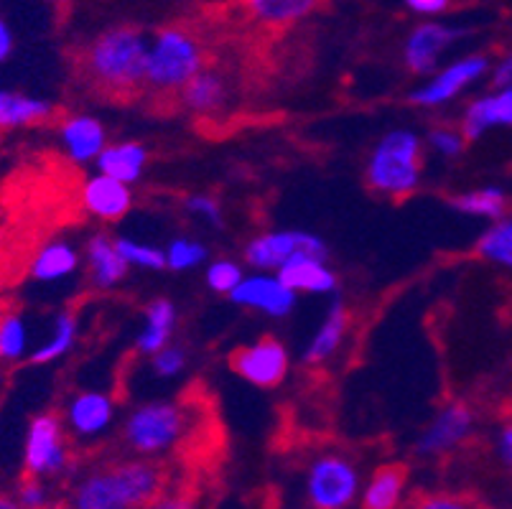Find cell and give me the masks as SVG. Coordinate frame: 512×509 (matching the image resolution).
<instances>
[{
    "label": "cell",
    "instance_id": "46",
    "mask_svg": "<svg viewBox=\"0 0 512 509\" xmlns=\"http://www.w3.org/2000/svg\"><path fill=\"white\" fill-rule=\"evenodd\" d=\"M0 509H23L18 504L16 497H8V494H0Z\"/></svg>",
    "mask_w": 512,
    "mask_h": 509
},
{
    "label": "cell",
    "instance_id": "12",
    "mask_svg": "<svg viewBox=\"0 0 512 509\" xmlns=\"http://www.w3.org/2000/svg\"><path fill=\"white\" fill-rule=\"evenodd\" d=\"M230 298L237 306L255 308V311H263V314L281 319V316H288L293 311L296 291H291L281 278H271V275H250V278H242L240 283H237V288L230 293Z\"/></svg>",
    "mask_w": 512,
    "mask_h": 509
},
{
    "label": "cell",
    "instance_id": "44",
    "mask_svg": "<svg viewBox=\"0 0 512 509\" xmlns=\"http://www.w3.org/2000/svg\"><path fill=\"white\" fill-rule=\"evenodd\" d=\"M13 46H16V39H13L11 26L0 18V64L6 62L8 56L13 54Z\"/></svg>",
    "mask_w": 512,
    "mask_h": 509
},
{
    "label": "cell",
    "instance_id": "2",
    "mask_svg": "<svg viewBox=\"0 0 512 509\" xmlns=\"http://www.w3.org/2000/svg\"><path fill=\"white\" fill-rule=\"evenodd\" d=\"M423 148L411 130H393L385 135L367 161L365 179L375 194L406 199L421 186Z\"/></svg>",
    "mask_w": 512,
    "mask_h": 509
},
{
    "label": "cell",
    "instance_id": "6",
    "mask_svg": "<svg viewBox=\"0 0 512 509\" xmlns=\"http://www.w3.org/2000/svg\"><path fill=\"white\" fill-rule=\"evenodd\" d=\"M69 461L67 436H64L62 420L57 415L44 413L31 420L23 446V469L26 476H54L62 474Z\"/></svg>",
    "mask_w": 512,
    "mask_h": 509
},
{
    "label": "cell",
    "instance_id": "39",
    "mask_svg": "<svg viewBox=\"0 0 512 509\" xmlns=\"http://www.w3.org/2000/svg\"><path fill=\"white\" fill-rule=\"evenodd\" d=\"M16 499L23 509H41L44 504H49V499H46V487L39 476H26L21 482V487H18Z\"/></svg>",
    "mask_w": 512,
    "mask_h": 509
},
{
    "label": "cell",
    "instance_id": "22",
    "mask_svg": "<svg viewBox=\"0 0 512 509\" xmlns=\"http://www.w3.org/2000/svg\"><path fill=\"white\" fill-rule=\"evenodd\" d=\"M54 107L41 97L21 95L13 90H0V130L31 128L51 120Z\"/></svg>",
    "mask_w": 512,
    "mask_h": 509
},
{
    "label": "cell",
    "instance_id": "29",
    "mask_svg": "<svg viewBox=\"0 0 512 509\" xmlns=\"http://www.w3.org/2000/svg\"><path fill=\"white\" fill-rule=\"evenodd\" d=\"M451 207L467 217H484V219H502L507 214V196L497 186H484V189L467 191L451 199Z\"/></svg>",
    "mask_w": 512,
    "mask_h": 509
},
{
    "label": "cell",
    "instance_id": "24",
    "mask_svg": "<svg viewBox=\"0 0 512 509\" xmlns=\"http://www.w3.org/2000/svg\"><path fill=\"white\" fill-rule=\"evenodd\" d=\"M321 0H240L242 11L263 26H288L319 8Z\"/></svg>",
    "mask_w": 512,
    "mask_h": 509
},
{
    "label": "cell",
    "instance_id": "30",
    "mask_svg": "<svg viewBox=\"0 0 512 509\" xmlns=\"http://www.w3.org/2000/svg\"><path fill=\"white\" fill-rule=\"evenodd\" d=\"M77 329H79V324H77V314H74V311H62V314H57L54 326H51L49 339H46V342L41 344L34 354H31V362L49 364V362H54V359L64 357V354L74 347V342H77Z\"/></svg>",
    "mask_w": 512,
    "mask_h": 509
},
{
    "label": "cell",
    "instance_id": "15",
    "mask_svg": "<svg viewBox=\"0 0 512 509\" xmlns=\"http://www.w3.org/2000/svg\"><path fill=\"white\" fill-rule=\"evenodd\" d=\"M82 202H85L87 212L95 214L97 219L105 222H118L133 207V196H130L128 184L113 179V176H95L82 189Z\"/></svg>",
    "mask_w": 512,
    "mask_h": 509
},
{
    "label": "cell",
    "instance_id": "20",
    "mask_svg": "<svg viewBox=\"0 0 512 509\" xmlns=\"http://www.w3.org/2000/svg\"><path fill=\"white\" fill-rule=\"evenodd\" d=\"M87 268L97 288H115L128 275L130 265L118 252L115 240L107 235H95L87 242Z\"/></svg>",
    "mask_w": 512,
    "mask_h": 509
},
{
    "label": "cell",
    "instance_id": "17",
    "mask_svg": "<svg viewBox=\"0 0 512 509\" xmlns=\"http://www.w3.org/2000/svg\"><path fill=\"white\" fill-rule=\"evenodd\" d=\"M59 140L72 161H95L105 148V128L90 115H72L59 125Z\"/></svg>",
    "mask_w": 512,
    "mask_h": 509
},
{
    "label": "cell",
    "instance_id": "9",
    "mask_svg": "<svg viewBox=\"0 0 512 509\" xmlns=\"http://www.w3.org/2000/svg\"><path fill=\"white\" fill-rule=\"evenodd\" d=\"M490 69V62L484 56H467V59H459V62L449 64L441 72H436L431 77V82H426L423 87L411 92L413 105L421 107H439L451 102L454 97H459V92H464L469 84L477 82L479 77H484Z\"/></svg>",
    "mask_w": 512,
    "mask_h": 509
},
{
    "label": "cell",
    "instance_id": "42",
    "mask_svg": "<svg viewBox=\"0 0 512 509\" xmlns=\"http://www.w3.org/2000/svg\"><path fill=\"white\" fill-rule=\"evenodd\" d=\"M406 6L416 13H426V16H434L449 8V0H406Z\"/></svg>",
    "mask_w": 512,
    "mask_h": 509
},
{
    "label": "cell",
    "instance_id": "21",
    "mask_svg": "<svg viewBox=\"0 0 512 509\" xmlns=\"http://www.w3.org/2000/svg\"><path fill=\"white\" fill-rule=\"evenodd\" d=\"M148 163L146 146L136 143V140H125V143H115V146H105L97 156V168L100 174L113 176V179L123 181V184H133L143 176V168Z\"/></svg>",
    "mask_w": 512,
    "mask_h": 509
},
{
    "label": "cell",
    "instance_id": "26",
    "mask_svg": "<svg viewBox=\"0 0 512 509\" xmlns=\"http://www.w3.org/2000/svg\"><path fill=\"white\" fill-rule=\"evenodd\" d=\"M79 255L69 242H49L41 247L31 260V278L39 283H54V280H64L77 270Z\"/></svg>",
    "mask_w": 512,
    "mask_h": 509
},
{
    "label": "cell",
    "instance_id": "43",
    "mask_svg": "<svg viewBox=\"0 0 512 509\" xmlns=\"http://www.w3.org/2000/svg\"><path fill=\"white\" fill-rule=\"evenodd\" d=\"M497 454L505 464L512 466V420L500 431V438H497Z\"/></svg>",
    "mask_w": 512,
    "mask_h": 509
},
{
    "label": "cell",
    "instance_id": "40",
    "mask_svg": "<svg viewBox=\"0 0 512 509\" xmlns=\"http://www.w3.org/2000/svg\"><path fill=\"white\" fill-rule=\"evenodd\" d=\"M186 207H189V212L192 214H199L202 219H207V222L220 224L222 212H220V204H217V199H214V196L197 194V196H192L189 202H186Z\"/></svg>",
    "mask_w": 512,
    "mask_h": 509
},
{
    "label": "cell",
    "instance_id": "48",
    "mask_svg": "<svg viewBox=\"0 0 512 509\" xmlns=\"http://www.w3.org/2000/svg\"><path fill=\"white\" fill-rule=\"evenodd\" d=\"M479 509H487V507H479Z\"/></svg>",
    "mask_w": 512,
    "mask_h": 509
},
{
    "label": "cell",
    "instance_id": "8",
    "mask_svg": "<svg viewBox=\"0 0 512 509\" xmlns=\"http://www.w3.org/2000/svg\"><path fill=\"white\" fill-rule=\"evenodd\" d=\"M296 252L314 255V258L321 260H327L329 255L327 245L316 235H311V232H265V235L248 242V247H245V260L253 268L278 270Z\"/></svg>",
    "mask_w": 512,
    "mask_h": 509
},
{
    "label": "cell",
    "instance_id": "1",
    "mask_svg": "<svg viewBox=\"0 0 512 509\" xmlns=\"http://www.w3.org/2000/svg\"><path fill=\"white\" fill-rule=\"evenodd\" d=\"M148 51L151 41L141 28H107L82 54V77L105 100H130L146 90Z\"/></svg>",
    "mask_w": 512,
    "mask_h": 509
},
{
    "label": "cell",
    "instance_id": "11",
    "mask_svg": "<svg viewBox=\"0 0 512 509\" xmlns=\"http://www.w3.org/2000/svg\"><path fill=\"white\" fill-rule=\"evenodd\" d=\"M474 415L464 403H449L418 438V454L444 456L472 436Z\"/></svg>",
    "mask_w": 512,
    "mask_h": 509
},
{
    "label": "cell",
    "instance_id": "41",
    "mask_svg": "<svg viewBox=\"0 0 512 509\" xmlns=\"http://www.w3.org/2000/svg\"><path fill=\"white\" fill-rule=\"evenodd\" d=\"M146 509H197L194 507V502L189 497H184V494H161V497L156 499V502L151 504V507Z\"/></svg>",
    "mask_w": 512,
    "mask_h": 509
},
{
    "label": "cell",
    "instance_id": "45",
    "mask_svg": "<svg viewBox=\"0 0 512 509\" xmlns=\"http://www.w3.org/2000/svg\"><path fill=\"white\" fill-rule=\"evenodd\" d=\"M492 82H495V87H507V84H512V54L497 64L495 74H492Z\"/></svg>",
    "mask_w": 512,
    "mask_h": 509
},
{
    "label": "cell",
    "instance_id": "38",
    "mask_svg": "<svg viewBox=\"0 0 512 509\" xmlns=\"http://www.w3.org/2000/svg\"><path fill=\"white\" fill-rule=\"evenodd\" d=\"M186 364L184 349L179 347H164L161 352L153 354V372L158 377H176Z\"/></svg>",
    "mask_w": 512,
    "mask_h": 509
},
{
    "label": "cell",
    "instance_id": "34",
    "mask_svg": "<svg viewBox=\"0 0 512 509\" xmlns=\"http://www.w3.org/2000/svg\"><path fill=\"white\" fill-rule=\"evenodd\" d=\"M207 258V247L194 240H174L166 250V268L192 270Z\"/></svg>",
    "mask_w": 512,
    "mask_h": 509
},
{
    "label": "cell",
    "instance_id": "7",
    "mask_svg": "<svg viewBox=\"0 0 512 509\" xmlns=\"http://www.w3.org/2000/svg\"><path fill=\"white\" fill-rule=\"evenodd\" d=\"M235 375L255 387H276L288 375V352L278 339L263 336L260 342L240 347L230 354Z\"/></svg>",
    "mask_w": 512,
    "mask_h": 509
},
{
    "label": "cell",
    "instance_id": "13",
    "mask_svg": "<svg viewBox=\"0 0 512 509\" xmlns=\"http://www.w3.org/2000/svg\"><path fill=\"white\" fill-rule=\"evenodd\" d=\"M462 34V28L423 23L408 36L406 49H403V62L413 74H431L439 64V56Z\"/></svg>",
    "mask_w": 512,
    "mask_h": 509
},
{
    "label": "cell",
    "instance_id": "27",
    "mask_svg": "<svg viewBox=\"0 0 512 509\" xmlns=\"http://www.w3.org/2000/svg\"><path fill=\"white\" fill-rule=\"evenodd\" d=\"M176 308L169 298H158L146 308V326L138 336V352L156 354L169 347V339L174 334Z\"/></svg>",
    "mask_w": 512,
    "mask_h": 509
},
{
    "label": "cell",
    "instance_id": "33",
    "mask_svg": "<svg viewBox=\"0 0 512 509\" xmlns=\"http://www.w3.org/2000/svg\"><path fill=\"white\" fill-rule=\"evenodd\" d=\"M115 245H118V252L123 255L128 265H138V268H148V270L166 268V252L158 250V247L143 245V242H133L128 240V237L115 240Z\"/></svg>",
    "mask_w": 512,
    "mask_h": 509
},
{
    "label": "cell",
    "instance_id": "36",
    "mask_svg": "<svg viewBox=\"0 0 512 509\" xmlns=\"http://www.w3.org/2000/svg\"><path fill=\"white\" fill-rule=\"evenodd\" d=\"M242 278L245 275H242L240 265L232 260H217L207 268V286L217 293H232Z\"/></svg>",
    "mask_w": 512,
    "mask_h": 509
},
{
    "label": "cell",
    "instance_id": "14",
    "mask_svg": "<svg viewBox=\"0 0 512 509\" xmlns=\"http://www.w3.org/2000/svg\"><path fill=\"white\" fill-rule=\"evenodd\" d=\"M512 128V84L497 87V92L474 100L464 112L462 133L467 140H477L490 128Z\"/></svg>",
    "mask_w": 512,
    "mask_h": 509
},
{
    "label": "cell",
    "instance_id": "23",
    "mask_svg": "<svg viewBox=\"0 0 512 509\" xmlns=\"http://www.w3.org/2000/svg\"><path fill=\"white\" fill-rule=\"evenodd\" d=\"M72 509H130L128 502L120 494L110 469H97L87 474L82 482L74 487Z\"/></svg>",
    "mask_w": 512,
    "mask_h": 509
},
{
    "label": "cell",
    "instance_id": "16",
    "mask_svg": "<svg viewBox=\"0 0 512 509\" xmlns=\"http://www.w3.org/2000/svg\"><path fill=\"white\" fill-rule=\"evenodd\" d=\"M278 278L296 293H332L337 275L329 270L327 260L296 252L278 268Z\"/></svg>",
    "mask_w": 512,
    "mask_h": 509
},
{
    "label": "cell",
    "instance_id": "28",
    "mask_svg": "<svg viewBox=\"0 0 512 509\" xmlns=\"http://www.w3.org/2000/svg\"><path fill=\"white\" fill-rule=\"evenodd\" d=\"M347 329H349V311L342 306V303H334L329 316L324 319V324L316 329L314 339H311L309 347H306L304 362L306 364L327 362V359L339 349L344 336H347Z\"/></svg>",
    "mask_w": 512,
    "mask_h": 509
},
{
    "label": "cell",
    "instance_id": "10",
    "mask_svg": "<svg viewBox=\"0 0 512 509\" xmlns=\"http://www.w3.org/2000/svg\"><path fill=\"white\" fill-rule=\"evenodd\" d=\"M118 484L120 494L128 502L130 509H146L166 492V471L164 466L153 464L146 459H130L118 461V464L107 466Z\"/></svg>",
    "mask_w": 512,
    "mask_h": 509
},
{
    "label": "cell",
    "instance_id": "37",
    "mask_svg": "<svg viewBox=\"0 0 512 509\" xmlns=\"http://www.w3.org/2000/svg\"><path fill=\"white\" fill-rule=\"evenodd\" d=\"M428 143L434 148L436 153L446 158H456L462 156L464 146H467V138H464L462 130L454 128H434L428 133Z\"/></svg>",
    "mask_w": 512,
    "mask_h": 509
},
{
    "label": "cell",
    "instance_id": "4",
    "mask_svg": "<svg viewBox=\"0 0 512 509\" xmlns=\"http://www.w3.org/2000/svg\"><path fill=\"white\" fill-rule=\"evenodd\" d=\"M189 415L179 403H146L128 415L123 438L141 456L166 454L186 436Z\"/></svg>",
    "mask_w": 512,
    "mask_h": 509
},
{
    "label": "cell",
    "instance_id": "25",
    "mask_svg": "<svg viewBox=\"0 0 512 509\" xmlns=\"http://www.w3.org/2000/svg\"><path fill=\"white\" fill-rule=\"evenodd\" d=\"M225 97V79H222L220 74H214L212 69H202V72H199L197 77L189 79L179 92L181 105L189 112H197V115H207V112L220 110Z\"/></svg>",
    "mask_w": 512,
    "mask_h": 509
},
{
    "label": "cell",
    "instance_id": "3",
    "mask_svg": "<svg viewBox=\"0 0 512 509\" xmlns=\"http://www.w3.org/2000/svg\"><path fill=\"white\" fill-rule=\"evenodd\" d=\"M204 49L192 31L181 26L161 28L148 51L146 90L179 95L181 87L204 69Z\"/></svg>",
    "mask_w": 512,
    "mask_h": 509
},
{
    "label": "cell",
    "instance_id": "5",
    "mask_svg": "<svg viewBox=\"0 0 512 509\" xmlns=\"http://www.w3.org/2000/svg\"><path fill=\"white\" fill-rule=\"evenodd\" d=\"M360 492L357 466L339 454L319 456L306 476V497L311 509H347Z\"/></svg>",
    "mask_w": 512,
    "mask_h": 509
},
{
    "label": "cell",
    "instance_id": "35",
    "mask_svg": "<svg viewBox=\"0 0 512 509\" xmlns=\"http://www.w3.org/2000/svg\"><path fill=\"white\" fill-rule=\"evenodd\" d=\"M403 509H479L477 502L469 497L451 492H421L413 494L411 502Z\"/></svg>",
    "mask_w": 512,
    "mask_h": 509
},
{
    "label": "cell",
    "instance_id": "18",
    "mask_svg": "<svg viewBox=\"0 0 512 509\" xmlns=\"http://www.w3.org/2000/svg\"><path fill=\"white\" fill-rule=\"evenodd\" d=\"M113 418L115 405L105 392H79L67 408V423L77 436H100Z\"/></svg>",
    "mask_w": 512,
    "mask_h": 509
},
{
    "label": "cell",
    "instance_id": "19",
    "mask_svg": "<svg viewBox=\"0 0 512 509\" xmlns=\"http://www.w3.org/2000/svg\"><path fill=\"white\" fill-rule=\"evenodd\" d=\"M408 466L385 464L372 471L362 492V509H400L406 499Z\"/></svg>",
    "mask_w": 512,
    "mask_h": 509
},
{
    "label": "cell",
    "instance_id": "47",
    "mask_svg": "<svg viewBox=\"0 0 512 509\" xmlns=\"http://www.w3.org/2000/svg\"><path fill=\"white\" fill-rule=\"evenodd\" d=\"M41 509H72L69 504H62V502H54V504H44Z\"/></svg>",
    "mask_w": 512,
    "mask_h": 509
},
{
    "label": "cell",
    "instance_id": "32",
    "mask_svg": "<svg viewBox=\"0 0 512 509\" xmlns=\"http://www.w3.org/2000/svg\"><path fill=\"white\" fill-rule=\"evenodd\" d=\"M29 349V326L18 311L0 316V362H16Z\"/></svg>",
    "mask_w": 512,
    "mask_h": 509
},
{
    "label": "cell",
    "instance_id": "31",
    "mask_svg": "<svg viewBox=\"0 0 512 509\" xmlns=\"http://www.w3.org/2000/svg\"><path fill=\"white\" fill-rule=\"evenodd\" d=\"M477 255L502 268H512V219H497L495 227L484 232L477 242Z\"/></svg>",
    "mask_w": 512,
    "mask_h": 509
}]
</instances>
